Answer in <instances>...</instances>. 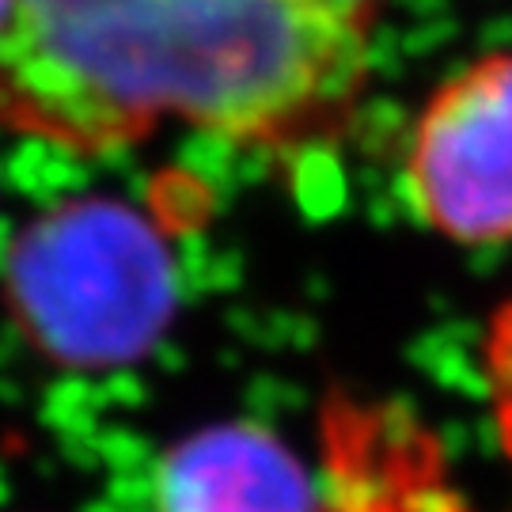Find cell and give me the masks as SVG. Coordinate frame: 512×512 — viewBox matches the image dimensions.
Listing matches in <instances>:
<instances>
[{"label": "cell", "mask_w": 512, "mask_h": 512, "mask_svg": "<svg viewBox=\"0 0 512 512\" xmlns=\"http://www.w3.org/2000/svg\"><path fill=\"white\" fill-rule=\"evenodd\" d=\"M425 228L456 243L512 239V54L444 80L421 107L403 167Z\"/></svg>", "instance_id": "cell-4"}, {"label": "cell", "mask_w": 512, "mask_h": 512, "mask_svg": "<svg viewBox=\"0 0 512 512\" xmlns=\"http://www.w3.org/2000/svg\"><path fill=\"white\" fill-rule=\"evenodd\" d=\"M4 300L42 357L114 368L164 338L179 277L145 213L118 198H76L23 228L4 270Z\"/></svg>", "instance_id": "cell-3"}, {"label": "cell", "mask_w": 512, "mask_h": 512, "mask_svg": "<svg viewBox=\"0 0 512 512\" xmlns=\"http://www.w3.org/2000/svg\"><path fill=\"white\" fill-rule=\"evenodd\" d=\"M368 65L372 23L323 0H12L0 122L88 156L167 122L304 156L349 129Z\"/></svg>", "instance_id": "cell-1"}, {"label": "cell", "mask_w": 512, "mask_h": 512, "mask_svg": "<svg viewBox=\"0 0 512 512\" xmlns=\"http://www.w3.org/2000/svg\"><path fill=\"white\" fill-rule=\"evenodd\" d=\"M486 384H490V406H494V425L501 448L512 463V300L501 304L486 330Z\"/></svg>", "instance_id": "cell-5"}, {"label": "cell", "mask_w": 512, "mask_h": 512, "mask_svg": "<svg viewBox=\"0 0 512 512\" xmlns=\"http://www.w3.org/2000/svg\"><path fill=\"white\" fill-rule=\"evenodd\" d=\"M152 512L475 509L418 418L395 406L334 399L323 414L319 463L251 421H224L179 440L156 471Z\"/></svg>", "instance_id": "cell-2"}, {"label": "cell", "mask_w": 512, "mask_h": 512, "mask_svg": "<svg viewBox=\"0 0 512 512\" xmlns=\"http://www.w3.org/2000/svg\"><path fill=\"white\" fill-rule=\"evenodd\" d=\"M323 4L338 8V12H346V16L365 19V23H372V19H376V0H323Z\"/></svg>", "instance_id": "cell-6"}, {"label": "cell", "mask_w": 512, "mask_h": 512, "mask_svg": "<svg viewBox=\"0 0 512 512\" xmlns=\"http://www.w3.org/2000/svg\"><path fill=\"white\" fill-rule=\"evenodd\" d=\"M8 8H12V0H0V27H4V19H8Z\"/></svg>", "instance_id": "cell-7"}]
</instances>
